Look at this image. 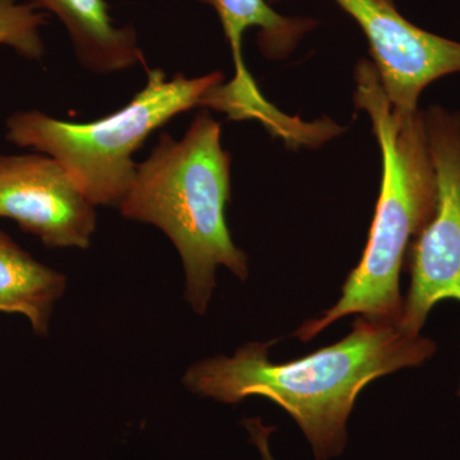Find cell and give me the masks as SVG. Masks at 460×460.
Returning <instances> with one entry per match:
<instances>
[{"mask_svg": "<svg viewBox=\"0 0 460 460\" xmlns=\"http://www.w3.org/2000/svg\"><path fill=\"white\" fill-rule=\"evenodd\" d=\"M244 426H246L248 432H250L251 440H252V443L255 444L260 454H261V460H275L270 452V445H269V438H270L272 429H274L263 426L260 419L247 420L244 422Z\"/></svg>", "mask_w": 460, "mask_h": 460, "instance_id": "7c38bea8", "label": "cell"}, {"mask_svg": "<svg viewBox=\"0 0 460 460\" xmlns=\"http://www.w3.org/2000/svg\"><path fill=\"white\" fill-rule=\"evenodd\" d=\"M230 164L220 124L204 111L181 140L160 136L118 206L123 217L153 224L168 235L183 262L187 301L199 314L208 310L219 266L241 280L248 277L247 255L226 224Z\"/></svg>", "mask_w": 460, "mask_h": 460, "instance_id": "3957f363", "label": "cell"}, {"mask_svg": "<svg viewBox=\"0 0 460 460\" xmlns=\"http://www.w3.org/2000/svg\"><path fill=\"white\" fill-rule=\"evenodd\" d=\"M354 104L370 117L383 156V180L361 261L350 271L341 299L295 335L310 341L349 314L401 321V274L411 242L434 217L438 181L429 154L425 111L396 113L371 60L354 69Z\"/></svg>", "mask_w": 460, "mask_h": 460, "instance_id": "7a4b0ae2", "label": "cell"}, {"mask_svg": "<svg viewBox=\"0 0 460 460\" xmlns=\"http://www.w3.org/2000/svg\"><path fill=\"white\" fill-rule=\"evenodd\" d=\"M65 287L62 274L36 261L0 230V313L23 314L36 334H47Z\"/></svg>", "mask_w": 460, "mask_h": 460, "instance_id": "30bf717a", "label": "cell"}, {"mask_svg": "<svg viewBox=\"0 0 460 460\" xmlns=\"http://www.w3.org/2000/svg\"><path fill=\"white\" fill-rule=\"evenodd\" d=\"M223 81L222 72L168 78L150 69L144 89L102 119L69 123L39 111H16L5 123L7 138L56 160L93 205L119 206L137 169L133 155L148 136L178 114L204 107Z\"/></svg>", "mask_w": 460, "mask_h": 460, "instance_id": "277c9868", "label": "cell"}, {"mask_svg": "<svg viewBox=\"0 0 460 460\" xmlns=\"http://www.w3.org/2000/svg\"><path fill=\"white\" fill-rule=\"evenodd\" d=\"M423 111L438 204L405 260L411 284L399 323L411 335H420L438 302H460V111L440 105Z\"/></svg>", "mask_w": 460, "mask_h": 460, "instance_id": "5b68a950", "label": "cell"}, {"mask_svg": "<svg viewBox=\"0 0 460 460\" xmlns=\"http://www.w3.org/2000/svg\"><path fill=\"white\" fill-rule=\"evenodd\" d=\"M0 217L51 248H87L96 228L95 205L44 154L0 155Z\"/></svg>", "mask_w": 460, "mask_h": 460, "instance_id": "52a82bcc", "label": "cell"}, {"mask_svg": "<svg viewBox=\"0 0 460 460\" xmlns=\"http://www.w3.org/2000/svg\"><path fill=\"white\" fill-rule=\"evenodd\" d=\"M49 12L68 32L78 62L95 74H114L144 63L137 33L115 25L105 0H21Z\"/></svg>", "mask_w": 460, "mask_h": 460, "instance_id": "9c48e42d", "label": "cell"}, {"mask_svg": "<svg viewBox=\"0 0 460 460\" xmlns=\"http://www.w3.org/2000/svg\"><path fill=\"white\" fill-rule=\"evenodd\" d=\"M275 343L244 345L233 357L204 359L184 377L196 394L234 404L262 396L287 411L304 432L316 459L343 453L347 423L357 398L377 378L419 367L436 352L431 339L411 335L399 321L358 316L338 343L295 359L274 363Z\"/></svg>", "mask_w": 460, "mask_h": 460, "instance_id": "6da1fadb", "label": "cell"}, {"mask_svg": "<svg viewBox=\"0 0 460 460\" xmlns=\"http://www.w3.org/2000/svg\"><path fill=\"white\" fill-rule=\"evenodd\" d=\"M217 12L234 62V78L215 87L205 107L228 114L233 120H257L271 133L280 136L289 129L292 117L281 113L263 98L248 72L242 54L244 33L257 29V42L263 56L271 60L286 59L305 33L317 26L314 18L281 16L268 0H199Z\"/></svg>", "mask_w": 460, "mask_h": 460, "instance_id": "ba28073f", "label": "cell"}, {"mask_svg": "<svg viewBox=\"0 0 460 460\" xmlns=\"http://www.w3.org/2000/svg\"><path fill=\"white\" fill-rule=\"evenodd\" d=\"M334 2L365 33L381 86L396 113L419 111V100L429 84L460 74V41L413 25L394 0Z\"/></svg>", "mask_w": 460, "mask_h": 460, "instance_id": "8992f818", "label": "cell"}, {"mask_svg": "<svg viewBox=\"0 0 460 460\" xmlns=\"http://www.w3.org/2000/svg\"><path fill=\"white\" fill-rule=\"evenodd\" d=\"M459 395H460V385H459Z\"/></svg>", "mask_w": 460, "mask_h": 460, "instance_id": "4fadbf2b", "label": "cell"}, {"mask_svg": "<svg viewBox=\"0 0 460 460\" xmlns=\"http://www.w3.org/2000/svg\"><path fill=\"white\" fill-rule=\"evenodd\" d=\"M45 14L21 0H0V45L30 60L45 53L41 29Z\"/></svg>", "mask_w": 460, "mask_h": 460, "instance_id": "8fae6325", "label": "cell"}]
</instances>
